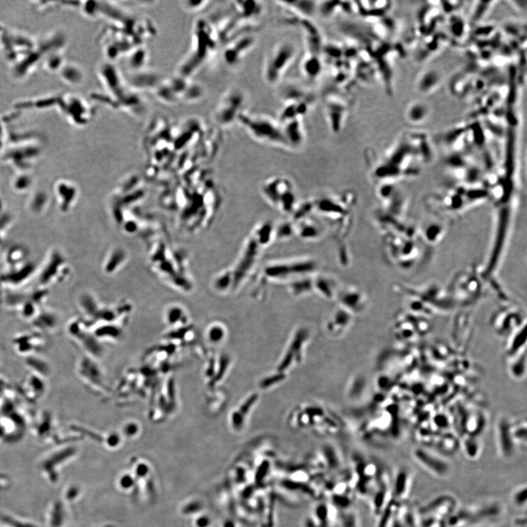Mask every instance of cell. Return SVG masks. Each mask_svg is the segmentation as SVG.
Wrapping results in <instances>:
<instances>
[{
	"label": "cell",
	"mask_w": 527,
	"mask_h": 527,
	"mask_svg": "<svg viewBox=\"0 0 527 527\" xmlns=\"http://www.w3.org/2000/svg\"><path fill=\"white\" fill-rule=\"evenodd\" d=\"M238 122L257 142L284 148L290 147L281 123L270 115L244 111Z\"/></svg>",
	"instance_id": "6da1fadb"
},
{
	"label": "cell",
	"mask_w": 527,
	"mask_h": 527,
	"mask_svg": "<svg viewBox=\"0 0 527 527\" xmlns=\"http://www.w3.org/2000/svg\"><path fill=\"white\" fill-rule=\"evenodd\" d=\"M408 488V475L406 471L400 472L397 476L395 484H394V489L392 490L394 497L398 499L404 497Z\"/></svg>",
	"instance_id": "d6986e66"
},
{
	"label": "cell",
	"mask_w": 527,
	"mask_h": 527,
	"mask_svg": "<svg viewBox=\"0 0 527 527\" xmlns=\"http://www.w3.org/2000/svg\"><path fill=\"white\" fill-rule=\"evenodd\" d=\"M524 321L522 320L519 314L515 311H502L497 314L494 325L496 332L502 336L508 337L512 332L515 331Z\"/></svg>",
	"instance_id": "ba28073f"
},
{
	"label": "cell",
	"mask_w": 527,
	"mask_h": 527,
	"mask_svg": "<svg viewBox=\"0 0 527 527\" xmlns=\"http://www.w3.org/2000/svg\"><path fill=\"white\" fill-rule=\"evenodd\" d=\"M463 446H464V450L466 455L472 458H476L477 455L479 453L480 450H481L479 442H478V439L475 437L467 436L466 439H464V442H463Z\"/></svg>",
	"instance_id": "44dd1931"
},
{
	"label": "cell",
	"mask_w": 527,
	"mask_h": 527,
	"mask_svg": "<svg viewBox=\"0 0 527 527\" xmlns=\"http://www.w3.org/2000/svg\"><path fill=\"white\" fill-rule=\"evenodd\" d=\"M455 503V500L452 497L444 496L431 502L421 509V512L422 515L429 518L443 520L452 514Z\"/></svg>",
	"instance_id": "5b68a950"
},
{
	"label": "cell",
	"mask_w": 527,
	"mask_h": 527,
	"mask_svg": "<svg viewBox=\"0 0 527 527\" xmlns=\"http://www.w3.org/2000/svg\"><path fill=\"white\" fill-rule=\"evenodd\" d=\"M24 391L30 399H40L46 391L44 379L31 374L26 382Z\"/></svg>",
	"instance_id": "2e32d148"
},
{
	"label": "cell",
	"mask_w": 527,
	"mask_h": 527,
	"mask_svg": "<svg viewBox=\"0 0 527 527\" xmlns=\"http://www.w3.org/2000/svg\"><path fill=\"white\" fill-rule=\"evenodd\" d=\"M32 323L39 331L46 333H52L57 329L60 324L57 316L50 313L36 315Z\"/></svg>",
	"instance_id": "e0dca14e"
},
{
	"label": "cell",
	"mask_w": 527,
	"mask_h": 527,
	"mask_svg": "<svg viewBox=\"0 0 527 527\" xmlns=\"http://www.w3.org/2000/svg\"><path fill=\"white\" fill-rule=\"evenodd\" d=\"M508 358L510 360L509 372L510 376L516 380L523 379L526 375V348Z\"/></svg>",
	"instance_id": "5bb4252c"
},
{
	"label": "cell",
	"mask_w": 527,
	"mask_h": 527,
	"mask_svg": "<svg viewBox=\"0 0 527 527\" xmlns=\"http://www.w3.org/2000/svg\"><path fill=\"white\" fill-rule=\"evenodd\" d=\"M298 49L294 43L283 40L275 43L264 59L262 75L266 83L277 85L281 82L297 57Z\"/></svg>",
	"instance_id": "7a4b0ae2"
},
{
	"label": "cell",
	"mask_w": 527,
	"mask_h": 527,
	"mask_svg": "<svg viewBox=\"0 0 527 527\" xmlns=\"http://www.w3.org/2000/svg\"><path fill=\"white\" fill-rule=\"evenodd\" d=\"M512 423L507 417H501L496 425L497 446L502 455L509 456L513 451L515 444L511 434Z\"/></svg>",
	"instance_id": "52a82bcc"
},
{
	"label": "cell",
	"mask_w": 527,
	"mask_h": 527,
	"mask_svg": "<svg viewBox=\"0 0 527 527\" xmlns=\"http://www.w3.org/2000/svg\"><path fill=\"white\" fill-rule=\"evenodd\" d=\"M414 456L415 459L425 468L439 476L445 475L448 471V466L446 462L438 458L429 450L423 448L415 449Z\"/></svg>",
	"instance_id": "9c48e42d"
},
{
	"label": "cell",
	"mask_w": 527,
	"mask_h": 527,
	"mask_svg": "<svg viewBox=\"0 0 527 527\" xmlns=\"http://www.w3.org/2000/svg\"><path fill=\"white\" fill-rule=\"evenodd\" d=\"M511 434L512 440L515 444H526V425L525 422L513 423L511 425Z\"/></svg>",
	"instance_id": "ffe728a7"
},
{
	"label": "cell",
	"mask_w": 527,
	"mask_h": 527,
	"mask_svg": "<svg viewBox=\"0 0 527 527\" xmlns=\"http://www.w3.org/2000/svg\"><path fill=\"white\" fill-rule=\"evenodd\" d=\"M237 10L242 16V18L246 21H254V19L259 17L262 12V6L260 3L255 1L238 2L237 3Z\"/></svg>",
	"instance_id": "ac0fdd59"
},
{
	"label": "cell",
	"mask_w": 527,
	"mask_h": 527,
	"mask_svg": "<svg viewBox=\"0 0 527 527\" xmlns=\"http://www.w3.org/2000/svg\"><path fill=\"white\" fill-rule=\"evenodd\" d=\"M513 502L515 505L518 507L526 505V488L523 487L515 492L513 495Z\"/></svg>",
	"instance_id": "7402d4cb"
},
{
	"label": "cell",
	"mask_w": 527,
	"mask_h": 527,
	"mask_svg": "<svg viewBox=\"0 0 527 527\" xmlns=\"http://www.w3.org/2000/svg\"><path fill=\"white\" fill-rule=\"evenodd\" d=\"M526 322L524 321L521 325L507 337L509 339L506 346V353L508 358L526 348Z\"/></svg>",
	"instance_id": "4fadbf2b"
},
{
	"label": "cell",
	"mask_w": 527,
	"mask_h": 527,
	"mask_svg": "<svg viewBox=\"0 0 527 527\" xmlns=\"http://www.w3.org/2000/svg\"><path fill=\"white\" fill-rule=\"evenodd\" d=\"M280 123L290 147H298L303 144L306 136L303 118L288 120Z\"/></svg>",
	"instance_id": "8fae6325"
},
{
	"label": "cell",
	"mask_w": 527,
	"mask_h": 527,
	"mask_svg": "<svg viewBox=\"0 0 527 527\" xmlns=\"http://www.w3.org/2000/svg\"><path fill=\"white\" fill-rule=\"evenodd\" d=\"M25 365L32 374L46 379L51 374V370L48 362L38 355L26 357Z\"/></svg>",
	"instance_id": "9a60e30c"
},
{
	"label": "cell",
	"mask_w": 527,
	"mask_h": 527,
	"mask_svg": "<svg viewBox=\"0 0 527 527\" xmlns=\"http://www.w3.org/2000/svg\"><path fill=\"white\" fill-rule=\"evenodd\" d=\"M246 97L241 89L233 88L226 92L222 98L218 108V120L223 126H229L233 122L238 121L243 111Z\"/></svg>",
	"instance_id": "3957f363"
},
{
	"label": "cell",
	"mask_w": 527,
	"mask_h": 527,
	"mask_svg": "<svg viewBox=\"0 0 527 527\" xmlns=\"http://www.w3.org/2000/svg\"><path fill=\"white\" fill-rule=\"evenodd\" d=\"M324 112L329 128L333 134L343 130L348 113V105L343 97L335 94L327 95L324 100Z\"/></svg>",
	"instance_id": "277c9868"
},
{
	"label": "cell",
	"mask_w": 527,
	"mask_h": 527,
	"mask_svg": "<svg viewBox=\"0 0 527 527\" xmlns=\"http://www.w3.org/2000/svg\"><path fill=\"white\" fill-rule=\"evenodd\" d=\"M14 345L19 354L28 357L37 355L36 351L44 345L41 333H24L18 335L14 340Z\"/></svg>",
	"instance_id": "30bf717a"
},
{
	"label": "cell",
	"mask_w": 527,
	"mask_h": 527,
	"mask_svg": "<svg viewBox=\"0 0 527 527\" xmlns=\"http://www.w3.org/2000/svg\"><path fill=\"white\" fill-rule=\"evenodd\" d=\"M256 43V38L251 34L241 35V38L233 42L226 51V61L230 64L239 63L251 49Z\"/></svg>",
	"instance_id": "8992f818"
},
{
	"label": "cell",
	"mask_w": 527,
	"mask_h": 527,
	"mask_svg": "<svg viewBox=\"0 0 527 527\" xmlns=\"http://www.w3.org/2000/svg\"><path fill=\"white\" fill-rule=\"evenodd\" d=\"M280 7H283L288 12L292 13L296 16L304 19H311L318 10V5L314 1L277 2Z\"/></svg>",
	"instance_id": "7c38bea8"
}]
</instances>
